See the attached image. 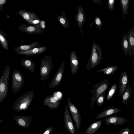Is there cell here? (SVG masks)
I'll return each instance as SVG.
<instances>
[{"label":"cell","mask_w":134,"mask_h":134,"mask_svg":"<svg viewBox=\"0 0 134 134\" xmlns=\"http://www.w3.org/2000/svg\"><path fill=\"white\" fill-rule=\"evenodd\" d=\"M34 92L33 90L29 91L20 96L14 104L13 110L18 112L26 110L33 100L35 96Z\"/></svg>","instance_id":"cell-1"},{"label":"cell","mask_w":134,"mask_h":134,"mask_svg":"<svg viewBox=\"0 0 134 134\" xmlns=\"http://www.w3.org/2000/svg\"><path fill=\"white\" fill-rule=\"evenodd\" d=\"M103 52L100 47L95 42L93 43L90 55L86 66L89 70L98 66L103 59Z\"/></svg>","instance_id":"cell-2"},{"label":"cell","mask_w":134,"mask_h":134,"mask_svg":"<svg viewBox=\"0 0 134 134\" xmlns=\"http://www.w3.org/2000/svg\"><path fill=\"white\" fill-rule=\"evenodd\" d=\"M54 66L52 56L48 54L41 59L40 67V79L45 82L49 77Z\"/></svg>","instance_id":"cell-3"},{"label":"cell","mask_w":134,"mask_h":134,"mask_svg":"<svg viewBox=\"0 0 134 134\" xmlns=\"http://www.w3.org/2000/svg\"><path fill=\"white\" fill-rule=\"evenodd\" d=\"M109 81L105 79L92 86L90 90V105L93 108L95 104L97 97L104 92L105 91L108 87Z\"/></svg>","instance_id":"cell-4"},{"label":"cell","mask_w":134,"mask_h":134,"mask_svg":"<svg viewBox=\"0 0 134 134\" xmlns=\"http://www.w3.org/2000/svg\"><path fill=\"white\" fill-rule=\"evenodd\" d=\"M10 75V68L7 65L5 67L0 78V104L7 96Z\"/></svg>","instance_id":"cell-5"},{"label":"cell","mask_w":134,"mask_h":134,"mask_svg":"<svg viewBox=\"0 0 134 134\" xmlns=\"http://www.w3.org/2000/svg\"><path fill=\"white\" fill-rule=\"evenodd\" d=\"M12 79V91L15 93L19 91L23 86L24 82V78L19 70L16 69L13 73Z\"/></svg>","instance_id":"cell-6"},{"label":"cell","mask_w":134,"mask_h":134,"mask_svg":"<svg viewBox=\"0 0 134 134\" xmlns=\"http://www.w3.org/2000/svg\"><path fill=\"white\" fill-rule=\"evenodd\" d=\"M67 104L68 108L75 122V129L77 131H78L80 129L81 122L80 112L69 98L68 99Z\"/></svg>","instance_id":"cell-7"},{"label":"cell","mask_w":134,"mask_h":134,"mask_svg":"<svg viewBox=\"0 0 134 134\" xmlns=\"http://www.w3.org/2000/svg\"><path fill=\"white\" fill-rule=\"evenodd\" d=\"M65 61L61 64L53 79L48 86L49 88H53L57 87L62 79L65 69Z\"/></svg>","instance_id":"cell-8"},{"label":"cell","mask_w":134,"mask_h":134,"mask_svg":"<svg viewBox=\"0 0 134 134\" xmlns=\"http://www.w3.org/2000/svg\"><path fill=\"white\" fill-rule=\"evenodd\" d=\"M63 120L65 128L71 134H75V125L72 121L67 105L65 107L63 114Z\"/></svg>","instance_id":"cell-9"},{"label":"cell","mask_w":134,"mask_h":134,"mask_svg":"<svg viewBox=\"0 0 134 134\" xmlns=\"http://www.w3.org/2000/svg\"><path fill=\"white\" fill-rule=\"evenodd\" d=\"M61 99L53 95H51L45 97L43 99V104L48 106L49 110L57 109L59 107Z\"/></svg>","instance_id":"cell-10"},{"label":"cell","mask_w":134,"mask_h":134,"mask_svg":"<svg viewBox=\"0 0 134 134\" xmlns=\"http://www.w3.org/2000/svg\"><path fill=\"white\" fill-rule=\"evenodd\" d=\"M13 119L18 126L26 129L29 127L34 120L33 117L31 116L17 115L13 117Z\"/></svg>","instance_id":"cell-11"},{"label":"cell","mask_w":134,"mask_h":134,"mask_svg":"<svg viewBox=\"0 0 134 134\" xmlns=\"http://www.w3.org/2000/svg\"><path fill=\"white\" fill-rule=\"evenodd\" d=\"M18 27L20 31L31 35L42 34L44 30L43 29L25 24H22L19 26Z\"/></svg>","instance_id":"cell-12"},{"label":"cell","mask_w":134,"mask_h":134,"mask_svg":"<svg viewBox=\"0 0 134 134\" xmlns=\"http://www.w3.org/2000/svg\"><path fill=\"white\" fill-rule=\"evenodd\" d=\"M127 119L123 116H118L116 115L106 117L103 121L105 122L107 125L113 124L115 125H122L126 123Z\"/></svg>","instance_id":"cell-13"},{"label":"cell","mask_w":134,"mask_h":134,"mask_svg":"<svg viewBox=\"0 0 134 134\" xmlns=\"http://www.w3.org/2000/svg\"><path fill=\"white\" fill-rule=\"evenodd\" d=\"M129 82L128 76L125 70L121 73L119 80V95L121 98Z\"/></svg>","instance_id":"cell-14"},{"label":"cell","mask_w":134,"mask_h":134,"mask_svg":"<svg viewBox=\"0 0 134 134\" xmlns=\"http://www.w3.org/2000/svg\"><path fill=\"white\" fill-rule=\"evenodd\" d=\"M48 50L45 46L36 47L26 51L16 52L15 53L21 55L33 56L37 54H41Z\"/></svg>","instance_id":"cell-15"},{"label":"cell","mask_w":134,"mask_h":134,"mask_svg":"<svg viewBox=\"0 0 134 134\" xmlns=\"http://www.w3.org/2000/svg\"><path fill=\"white\" fill-rule=\"evenodd\" d=\"M77 13L75 18L79 27L80 31L82 32L83 26L86 20V18L83 9L81 6L77 7Z\"/></svg>","instance_id":"cell-16"},{"label":"cell","mask_w":134,"mask_h":134,"mask_svg":"<svg viewBox=\"0 0 134 134\" xmlns=\"http://www.w3.org/2000/svg\"><path fill=\"white\" fill-rule=\"evenodd\" d=\"M70 62L71 72L72 75H74L77 72L79 66L78 58L74 50H72L70 53Z\"/></svg>","instance_id":"cell-17"},{"label":"cell","mask_w":134,"mask_h":134,"mask_svg":"<svg viewBox=\"0 0 134 134\" xmlns=\"http://www.w3.org/2000/svg\"><path fill=\"white\" fill-rule=\"evenodd\" d=\"M127 33L128 53L131 57L134 56V27L132 26Z\"/></svg>","instance_id":"cell-18"},{"label":"cell","mask_w":134,"mask_h":134,"mask_svg":"<svg viewBox=\"0 0 134 134\" xmlns=\"http://www.w3.org/2000/svg\"><path fill=\"white\" fill-rule=\"evenodd\" d=\"M103 110L96 116V118L98 119L107 117L121 112L122 110L114 106L109 107L103 109Z\"/></svg>","instance_id":"cell-19"},{"label":"cell","mask_w":134,"mask_h":134,"mask_svg":"<svg viewBox=\"0 0 134 134\" xmlns=\"http://www.w3.org/2000/svg\"><path fill=\"white\" fill-rule=\"evenodd\" d=\"M103 121L99 120L89 124L85 130L84 134H93L101 126Z\"/></svg>","instance_id":"cell-20"},{"label":"cell","mask_w":134,"mask_h":134,"mask_svg":"<svg viewBox=\"0 0 134 134\" xmlns=\"http://www.w3.org/2000/svg\"><path fill=\"white\" fill-rule=\"evenodd\" d=\"M41 44L37 42H34L32 43L27 45L22 44L14 47V51L16 52L26 51L34 48L39 47Z\"/></svg>","instance_id":"cell-21"},{"label":"cell","mask_w":134,"mask_h":134,"mask_svg":"<svg viewBox=\"0 0 134 134\" xmlns=\"http://www.w3.org/2000/svg\"><path fill=\"white\" fill-rule=\"evenodd\" d=\"M16 14L20 15L27 22L31 19L38 16L34 12H30L23 9H21L16 13Z\"/></svg>","instance_id":"cell-22"},{"label":"cell","mask_w":134,"mask_h":134,"mask_svg":"<svg viewBox=\"0 0 134 134\" xmlns=\"http://www.w3.org/2000/svg\"><path fill=\"white\" fill-rule=\"evenodd\" d=\"M20 62L22 67L28 69L30 71L33 73L35 72V65L32 60L30 59L21 58Z\"/></svg>","instance_id":"cell-23"},{"label":"cell","mask_w":134,"mask_h":134,"mask_svg":"<svg viewBox=\"0 0 134 134\" xmlns=\"http://www.w3.org/2000/svg\"><path fill=\"white\" fill-rule=\"evenodd\" d=\"M61 12L60 15L57 14V18L60 23L64 27L65 29H69L70 25L65 14L62 10H61Z\"/></svg>","instance_id":"cell-24"},{"label":"cell","mask_w":134,"mask_h":134,"mask_svg":"<svg viewBox=\"0 0 134 134\" xmlns=\"http://www.w3.org/2000/svg\"><path fill=\"white\" fill-rule=\"evenodd\" d=\"M116 66H110L107 67L93 72L92 73H95L103 72L104 74L107 75H113L118 68Z\"/></svg>","instance_id":"cell-25"},{"label":"cell","mask_w":134,"mask_h":134,"mask_svg":"<svg viewBox=\"0 0 134 134\" xmlns=\"http://www.w3.org/2000/svg\"><path fill=\"white\" fill-rule=\"evenodd\" d=\"M27 23L39 28L44 29L46 27L45 22L40 20L38 16L31 19Z\"/></svg>","instance_id":"cell-26"},{"label":"cell","mask_w":134,"mask_h":134,"mask_svg":"<svg viewBox=\"0 0 134 134\" xmlns=\"http://www.w3.org/2000/svg\"><path fill=\"white\" fill-rule=\"evenodd\" d=\"M132 87L128 85L125 90L121 97V100L125 105H127V102L130 99L132 94Z\"/></svg>","instance_id":"cell-27"},{"label":"cell","mask_w":134,"mask_h":134,"mask_svg":"<svg viewBox=\"0 0 134 134\" xmlns=\"http://www.w3.org/2000/svg\"><path fill=\"white\" fill-rule=\"evenodd\" d=\"M7 34L0 30V44L5 50L8 49V42L7 39Z\"/></svg>","instance_id":"cell-28"},{"label":"cell","mask_w":134,"mask_h":134,"mask_svg":"<svg viewBox=\"0 0 134 134\" xmlns=\"http://www.w3.org/2000/svg\"><path fill=\"white\" fill-rule=\"evenodd\" d=\"M128 33L126 34L124 32L121 38V45L122 48L125 55L128 56V42L127 40Z\"/></svg>","instance_id":"cell-29"},{"label":"cell","mask_w":134,"mask_h":134,"mask_svg":"<svg viewBox=\"0 0 134 134\" xmlns=\"http://www.w3.org/2000/svg\"><path fill=\"white\" fill-rule=\"evenodd\" d=\"M121 9L123 18H125V15H127L128 12V8L130 3L129 0H120Z\"/></svg>","instance_id":"cell-30"},{"label":"cell","mask_w":134,"mask_h":134,"mask_svg":"<svg viewBox=\"0 0 134 134\" xmlns=\"http://www.w3.org/2000/svg\"><path fill=\"white\" fill-rule=\"evenodd\" d=\"M117 88V84H114L109 91L107 97V100L109 101L115 94Z\"/></svg>","instance_id":"cell-31"},{"label":"cell","mask_w":134,"mask_h":134,"mask_svg":"<svg viewBox=\"0 0 134 134\" xmlns=\"http://www.w3.org/2000/svg\"><path fill=\"white\" fill-rule=\"evenodd\" d=\"M105 91L104 92L100 94L96 99L95 102L97 103L98 107L101 106L104 102L105 100Z\"/></svg>","instance_id":"cell-32"},{"label":"cell","mask_w":134,"mask_h":134,"mask_svg":"<svg viewBox=\"0 0 134 134\" xmlns=\"http://www.w3.org/2000/svg\"><path fill=\"white\" fill-rule=\"evenodd\" d=\"M94 24L98 28L101 30L103 25L102 22L98 16H95L94 19Z\"/></svg>","instance_id":"cell-33"},{"label":"cell","mask_w":134,"mask_h":134,"mask_svg":"<svg viewBox=\"0 0 134 134\" xmlns=\"http://www.w3.org/2000/svg\"><path fill=\"white\" fill-rule=\"evenodd\" d=\"M131 130L129 127H125L118 132V134H130Z\"/></svg>","instance_id":"cell-34"},{"label":"cell","mask_w":134,"mask_h":134,"mask_svg":"<svg viewBox=\"0 0 134 134\" xmlns=\"http://www.w3.org/2000/svg\"><path fill=\"white\" fill-rule=\"evenodd\" d=\"M115 3L114 0H108V9L111 11L113 10Z\"/></svg>","instance_id":"cell-35"},{"label":"cell","mask_w":134,"mask_h":134,"mask_svg":"<svg viewBox=\"0 0 134 134\" xmlns=\"http://www.w3.org/2000/svg\"><path fill=\"white\" fill-rule=\"evenodd\" d=\"M53 129V126L48 127L45 130L42 134H52Z\"/></svg>","instance_id":"cell-36"},{"label":"cell","mask_w":134,"mask_h":134,"mask_svg":"<svg viewBox=\"0 0 134 134\" xmlns=\"http://www.w3.org/2000/svg\"><path fill=\"white\" fill-rule=\"evenodd\" d=\"M7 0H0V11H3V5L7 3Z\"/></svg>","instance_id":"cell-37"},{"label":"cell","mask_w":134,"mask_h":134,"mask_svg":"<svg viewBox=\"0 0 134 134\" xmlns=\"http://www.w3.org/2000/svg\"><path fill=\"white\" fill-rule=\"evenodd\" d=\"M94 3L100 5L101 3V1L102 0H92Z\"/></svg>","instance_id":"cell-38"},{"label":"cell","mask_w":134,"mask_h":134,"mask_svg":"<svg viewBox=\"0 0 134 134\" xmlns=\"http://www.w3.org/2000/svg\"><path fill=\"white\" fill-rule=\"evenodd\" d=\"M2 122H3V121L1 119H0V123H1Z\"/></svg>","instance_id":"cell-39"}]
</instances>
